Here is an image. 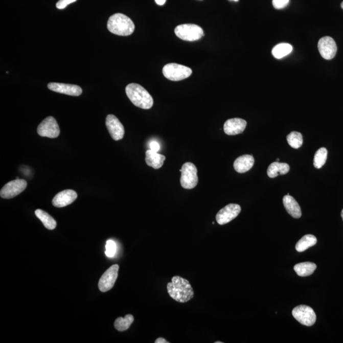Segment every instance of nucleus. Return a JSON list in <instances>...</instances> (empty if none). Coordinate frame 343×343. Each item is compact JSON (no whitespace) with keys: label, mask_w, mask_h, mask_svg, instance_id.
Instances as JSON below:
<instances>
[{"label":"nucleus","mask_w":343,"mask_h":343,"mask_svg":"<svg viewBox=\"0 0 343 343\" xmlns=\"http://www.w3.org/2000/svg\"><path fill=\"white\" fill-rule=\"evenodd\" d=\"M290 171L289 165L285 163H280L279 162H276L272 163L268 167L267 174L270 178H275L279 175H284L287 174Z\"/></svg>","instance_id":"nucleus-20"},{"label":"nucleus","mask_w":343,"mask_h":343,"mask_svg":"<svg viewBox=\"0 0 343 343\" xmlns=\"http://www.w3.org/2000/svg\"><path fill=\"white\" fill-rule=\"evenodd\" d=\"M77 193L72 190H66L57 193L52 200V204L56 208H64L72 204L77 198Z\"/></svg>","instance_id":"nucleus-15"},{"label":"nucleus","mask_w":343,"mask_h":343,"mask_svg":"<svg viewBox=\"0 0 343 343\" xmlns=\"http://www.w3.org/2000/svg\"><path fill=\"white\" fill-rule=\"evenodd\" d=\"M28 183L24 179H16L5 185L2 188L0 196L2 198L10 199L19 195L27 187Z\"/></svg>","instance_id":"nucleus-8"},{"label":"nucleus","mask_w":343,"mask_h":343,"mask_svg":"<svg viewBox=\"0 0 343 343\" xmlns=\"http://www.w3.org/2000/svg\"><path fill=\"white\" fill-rule=\"evenodd\" d=\"M232 1L238 2V0H232Z\"/></svg>","instance_id":"nucleus-38"},{"label":"nucleus","mask_w":343,"mask_h":343,"mask_svg":"<svg viewBox=\"0 0 343 343\" xmlns=\"http://www.w3.org/2000/svg\"><path fill=\"white\" fill-rule=\"evenodd\" d=\"M316 269L315 263L311 262H305L295 264L294 267V271L300 277H308L314 273Z\"/></svg>","instance_id":"nucleus-21"},{"label":"nucleus","mask_w":343,"mask_h":343,"mask_svg":"<svg viewBox=\"0 0 343 343\" xmlns=\"http://www.w3.org/2000/svg\"><path fill=\"white\" fill-rule=\"evenodd\" d=\"M37 132L41 137L56 138L60 134V129L56 120L49 117L43 120L38 125Z\"/></svg>","instance_id":"nucleus-9"},{"label":"nucleus","mask_w":343,"mask_h":343,"mask_svg":"<svg viewBox=\"0 0 343 343\" xmlns=\"http://www.w3.org/2000/svg\"><path fill=\"white\" fill-rule=\"evenodd\" d=\"M107 29L110 32L119 36H129L135 30V25L127 15L115 14L109 17Z\"/></svg>","instance_id":"nucleus-3"},{"label":"nucleus","mask_w":343,"mask_h":343,"mask_svg":"<svg viewBox=\"0 0 343 343\" xmlns=\"http://www.w3.org/2000/svg\"><path fill=\"white\" fill-rule=\"evenodd\" d=\"M134 321V318L132 315H127L125 318L119 317L116 319L115 322L114 326L115 329L119 331H125L129 329L131 325Z\"/></svg>","instance_id":"nucleus-25"},{"label":"nucleus","mask_w":343,"mask_h":343,"mask_svg":"<svg viewBox=\"0 0 343 343\" xmlns=\"http://www.w3.org/2000/svg\"><path fill=\"white\" fill-rule=\"evenodd\" d=\"M128 98L135 106L148 109L153 105V99L150 93L137 83H130L125 88Z\"/></svg>","instance_id":"nucleus-2"},{"label":"nucleus","mask_w":343,"mask_h":343,"mask_svg":"<svg viewBox=\"0 0 343 343\" xmlns=\"http://www.w3.org/2000/svg\"><path fill=\"white\" fill-rule=\"evenodd\" d=\"M167 288L170 296L177 302L187 303L194 296L193 289L190 282L179 276L173 277Z\"/></svg>","instance_id":"nucleus-1"},{"label":"nucleus","mask_w":343,"mask_h":343,"mask_svg":"<svg viewBox=\"0 0 343 343\" xmlns=\"http://www.w3.org/2000/svg\"><path fill=\"white\" fill-rule=\"evenodd\" d=\"M35 215L42 222L47 229L52 230L56 228L57 226L56 220L45 211L38 209L35 211Z\"/></svg>","instance_id":"nucleus-23"},{"label":"nucleus","mask_w":343,"mask_h":343,"mask_svg":"<svg viewBox=\"0 0 343 343\" xmlns=\"http://www.w3.org/2000/svg\"><path fill=\"white\" fill-rule=\"evenodd\" d=\"M241 208L238 204L230 203L220 210L216 215V221L220 225L231 222L239 215Z\"/></svg>","instance_id":"nucleus-11"},{"label":"nucleus","mask_w":343,"mask_h":343,"mask_svg":"<svg viewBox=\"0 0 343 343\" xmlns=\"http://www.w3.org/2000/svg\"><path fill=\"white\" fill-rule=\"evenodd\" d=\"M181 177H180V185L185 189L191 190L195 188L198 185V178L197 169L191 162H187L183 165L181 169Z\"/></svg>","instance_id":"nucleus-6"},{"label":"nucleus","mask_w":343,"mask_h":343,"mask_svg":"<svg viewBox=\"0 0 343 343\" xmlns=\"http://www.w3.org/2000/svg\"><path fill=\"white\" fill-rule=\"evenodd\" d=\"M283 203L288 214L294 218L299 219L302 216L300 206L292 196L287 195L284 196L283 198Z\"/></svg>","instance_id":"nucleus-17"},{"label":"nucleus","mask_w":343,"mask_h":343,"mask_svg":"<svg viewBox=\"0 0 343 343\" xmlns=\"http://www.w3.org/2000/svg\"><path fill=\"white\" fill-rule=\"evenodd\" d=\"M292 316L303 326L311 327L315 324L316 316L315 311L310 306L299 305L293 309Z\"/></svg>","instance_id":"nucleus-7"},{"label":"nucleus","mask_w":343,"mask_h":343,"mask_svg":"<svg viewBox=\"0 0 343 343\" xmlns=\"http://www.w3.org/2000/svg\"><path fill=\"white\" fill-rule=\"evenodd\" d=\"M292 49L291 44L289 43H280L277 44L272 50V55L276 59H282L283 57L287 56V55L291 53Z\"/></svg>","instance_id":"nucleus-24"},{"label":"nucleus","mask_w":343,"mask_h":343,"mask_svg":"<svg viewBox=\"0 0 343 343\" xmlns=\"http://www.w3.org/2000/svg\"><path fill=\"white\" fill-rule=\"evenodd\" d=\"M150 150L154 152H158L161 149V146L156 141H153L150 145Z\"/></svg>","instance_id":"nucleus-31"},{"label":"nucleus","mask_w":343,"mask_h":343,"mask_svg":"<svg viewBox=\"0 0 343 343\" xmlns=\"http://www.w3.org/2000/svg\"><path fill=\"white\" fill-rule=\"evenodd\" d=\"M247 126V122L241 119L227 120L224 125V132L228 135H235L242 133Z\"/></svg>","instance_id":"nucleus-16"},{"label":"nucleus","mask_w":343,"mask_h":343,"mask_svg":"<svg viewBox=\"0 0 343 343\" xmlns=\"http://www.w3.org/2000/svg\"><path fill=\"white\" fill-rule=\"evenodd\" d=\"M215 343H222V342H221V341H217V342H215Z\"/></svg>","instance_id":"nucleus-36"},{"label":"nucleus","mask_w":343,"mask_h":343,"mask_svg":"<svg viewBox=\"0 0 343 343\" xmlns=\"http://www.w3.org/2000/svg\"><path fill=\"white\" fill-rule=\"evenodd\" d=\"M145 161L148 166L158 169L163 166L166 156L150 150L146 152Z\"/></svg>","instance_id":"nucleus-19"},{"label":"nucleus","mask_w":343,"mask_h":343,"mask_svg":"<svg viewBox=\"0 0 343 343\" xmlns=\"http://www.w3.org/2000/svg\"><path fill=\"white\" fill-rule=\"evenodd\" d=\"M327 158V150L326 148H321L316 152L314 156L313 165L316 169H321L326 164Z\"/></svg>","instance_id":"nucleus-26"},{"label":"nucleus","mask_w":343,"mask_h":343,"mask_svg":"<svg viewBox=\"0 0 343 343\" xmlns=\"http://www.w3.org/2000/svg\"><path fill=\"white\" fill-rule=\"evenodd\" d=\"M157 5H164L166 4V0H155Z\"/></svg>","instance_id":"nucleus-33"},{"label":"nucleus","mask_w":343,"mask_h":343,"mask_svg":"<svg viewBox=\"0 0 343 343\" xmlns=\"http://www.w3.org/2000/svg\"><path fill=\"white\" fill-rule=\"evenodd\" d=\"M290 0H273L272 4L276 9H282L289 4Z\"/></svg>","instance_id":"nucleus-29"},{"label":"nucleus","mask_w":343,"mask_h":343,"mask_svg":"<svg viewBox=\"0 0 343 343\" xmlns=\"http://www.w3.org/2000/svg\"><path fill=\"white\" fill-rule=\"evenodd\" d=\"M318 51L321 56L326 60H331L336 56L337 45L334 39L330 36L322 38L318 43Z\"/></svg>","instance_id":"nucleus-12"},{"label":"nucleus","mask_w":343,"mask_h":343,"mask_svg":"<svg viewBox=\"0 0 343 343\" xmlns=\"http://www.w3.org/2000/svg\"><path fill=\"white\" fill-rule=\"evenodd\" d=\"M155 343H169L166 339L162 338V337H159V338L156 339V341H154Z\"/></svg>","instance_id":"nucleus-32"},{"label":"nucleus","mask_w":343,"mask_h":343,"mask_svg":"<svg viewBox=\"0 0 343 343\" xmlns=\"http://www.w3.org/2000/svg\"><path fill=\"white\" fill-rule=\"evenodd\" d=\"M341 6L342 9H343V2H342Z\"/></svg>","instance_id":"nucleus-35"},{"label":"nucleus","mask_w":343,"mask_h":343,"mask_svg":"<svg viewBox=\"0 0 343 343\" xmlns=\"http://www.w3.org/2000/svg\"><path fill=\"white\" fill-rule=\"evenodd\" d=\"M48 88L50 90L56 93L65 94L71 96H79L82 94V89L80 86L65 84L61 83H49Z\"/></svg>","instance_id":"nucleus-14"},{"label":"nucleus","mask_w":343,"mask_h":343,"mask_svg":"<svg viewBox=\"0 0 343 343\" xmlns=\"http://www.w3.org/2000/svg\"><path fill=\"white\" fill-rule=\"evenodd\" d=\"M106 125L112 140H121L125 134L124 125L113 115H107L106 119Z\"/></svg>","instance_id":"nucleus-13"},{"label":"nucleus","mask_w":343,"mask_h":343,"mask_svg":"<svg viewBox=\"0 0 343 343\" xmlns=\"http://www.w3.org/2000/svg\"><path fill=\"white\" fill-rule=\"evenodd\" d=\"M287 140L289 145L294 149L300 148L303 143V135L298 132L290 133L287 135Z\"/></svg>","instance_id":"nucleus-27"},{"label":"nucleus","mask_w":343,"mask_h":343,"mask_svg":"<svg viewBox=\"0 0 343 343\" xmlns=\"http://www.w3.org/2000/svg\"><path fill=\"white\" fill-rule=\"evenodd\" d=\"M175 33L178 38L188 41L200 40L204 35L202 28L192 24H186L177 26L175 29Z\"/></svg>","instance_id":"nucleus-4"},{"label":"nucleus","mask_w":343,"mask_h":343,"mask_svg":"<svg viewBox=\"0 0 343 343\" xmlns=\"http://www.w3.org/2000/svg\"><path fill=\"white\" fill-rule=\"evenodd\" d=\"M279 161H280V159H279V158H277L276 162H279Z\"/></svg>","instance_id":"nucleus-37"},{"label":"nucleus","mask_w":343,"mask_h":343,"mask_svg":"<svg viewBox=\"0 0 343 343\" xmlns=\"http://www.w3.org/2000/svg\"><path fill=\"white\" fill-rule=\"evenodd\" d=\"M117 252V244L115 241L112 240H107L106 244L105 254L107 257L114 258Z\"/></svg>","instance_id":"nucleus-28"},{"label":"nucleus","mask_w":343,"mask_h":343,"mask_svg":"<svg viewBox=\"0 0 343 343\" xmlns=\"http://www.w3.org/2000/svg\"><path fill=\"white\" fill-rule=\"evenodd\" d=\"M77 1V0H59V1L57 3L56 7L58 9H64L68 5L73 4V3Z\"/></svg>","instance_id":"nucleus-30"},{"label":"nucleus","mask_w":343,"mask_h":343,"mask_svg":"<svg viewBox=\"0 0 343 343\" xmlns=\"http://www.w3.org/2000/svg\"><path fill=\"white\" fill-rule=\"evenodd\" d=\"M255 164V158L252 155L245 154L235 161L234 166L235 171L238 173H245L249 171Z\"/></svg>","instance_id":"nucleus-18"},{"label":"nucleus","mask_w":343,"mask_h":343,"mask_svg":"<svg viewBox=\"0 0 343 343\" xmlns=\"http://www.w3.org/2000/svg\"><path fill=\"white\" fill-rule=\"evenodd\" d=\"M341 217H342V221H343V209H342V211H341Z\"/></svg>","instance_id":"nucleus-34"},{"label":"nucleus","mask_w":343,"mask_h":343,"mask_svg":"<svg viewBox=\"0 0 343 343\" xmlns=\"http://www.w3.org/2000/svg\"><path fill=\"white\" fill-rule=\"evenodd\" d=\"M317 242V239L313 235H306L298 241L295 245V249L299 253L304 252L308 248L313 247Z\"/></svg>","instance_id":"nucleus-22"},{"label":"nucleus","mask_w":343,"mask_h":343,"mask_svg":"<svg viewBox=\"0 0 343 343\" xmlns=\"http://www.w3.org/2000/svg\"><path fill=\"white\" fill-rule=\"evenodd\" d=\"M163 74L169 80L180 81L190 77L192 74V70L185 65L170 63L164 67Z\"/></svg>","instance_id":"nucleus-5"},{"label":"nucleus","mask_w":343,"mask_h":343,"mask_svg":"<svg viewBox=\"0 0 343 343\" xmlns=\"http://www.w3.org/2000/svg\"><path fill=\"white\" fill-rule=\"evenodd\" d=\"M119 266L114 264L107 270L101 277L99 282V289L101 292H106L111 290L113 287L118 277Z\"/></svg>","instance_id":"nucleus-10"}]
</instances>
